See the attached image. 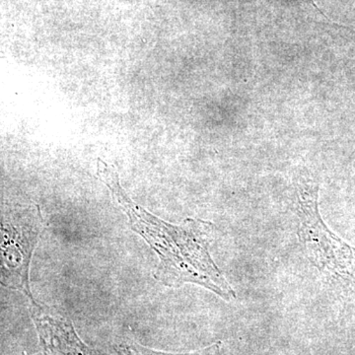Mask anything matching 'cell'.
<instances>
[{
    "mask_svg": "<svg viewBox=\"0 0 355 355\" xmlns=\"http://www.w3.org/2000/svg\"><path fill=\"white\" fill-rule=\"evenodd\" d=\"M97 174L108 187L116 207L125 212L132 230L157 254L154 279L172 288L193 284L224 300L236 298L232 287L210 256L209 244L216 232L211 222L187 218L180 224L168 223L133 202L121 186L116 170L101 159L97 160Z\"/></svg>",
    "mask_w": 355,
    "mask_h": 355,
    "instance_id": "6da1fadb",
    "label": "cell"
},
{
    "mask_svg": "<svg viewBox=\"0 0 355 355\" xmlns=\"http://www.w3.org/2000/svg\"><path fill=\"white\" fill-rule=\"evenodd\" d=\"M298 237L311 263L340 293L355 298V248L327 227L318 207L319 183L308 175L294 181Z\"/></svg>",
    "mask_w": 355,
    "mask_h": 355,
    "instance_id": "7a4b0ae2",
    "label": "cell"
},
{
    "mask_svg": "<svg viewBox=\"0 0 355 355\" xmlns=\"http://www.w3.org/2000/svg\"><path fill=\"white\" fill-rule=\"evenodd\" d=\"M44 226L37 205L2 211L1 284L22 292L28 300L34 299L30 288V266Z\"/></svg>",
    "mask_w": 355,
    "mask_h": 355,
    "instance_id": "3957f363",
    "label": "cell"
},
{
    "mask_svg": "<svg viewBox=\"0 0 355 355\" xmlns=\"http://www.w3.org/2000/svg\"><path fill=\"white\" fill-rule=\"evenodd\" d=\"M29 311L44 355H94L64 311L35 299L29 300Z\"/></svg>",
    "mask_w": 355,
    "mask_h": 355,
    "instance_id": "277c9868",
    "label": "cell"
},
{
    "mask_svg": "<svg viewBox=\"0 0 355 355\" xmlns=\"http://www.w3.org/2000/svg\"><path fill=\"white\" fill-rule=\"evenodd\" d=\"M222 343H214L205 349L189 354H173V352H159L144 347L140 343L132 340H121L114 343V349L118 355H218L220 352Z\"/></svg>",
    "mask_w": 355,
    "mask_h": 355,
    "instance_id": "5b68a950",
    "label": "cell"
},
{
    "mask_svg": "<svg viewBox=\"0 0 355 355\" xmlns=\"http://www.w3.org/2000/svg\"><path fill=\"white\" fill-rule=\"evenodd\" d=\"M310 2H311V3L313 4V6H314L315 8H316L317 10L319 11V12L322 14V15L324 16V17H326L327 19H329V18L327 17L326 15H324V13H323V11H322L321 9H320L319 7L317 6V4L315 3L314 0H310Z\"/></svg>",
    "mask_w": 355,
    "mask_h": 355,
    "instance_id": "8992f818",
    "label": "cell"
}]
</instances>
